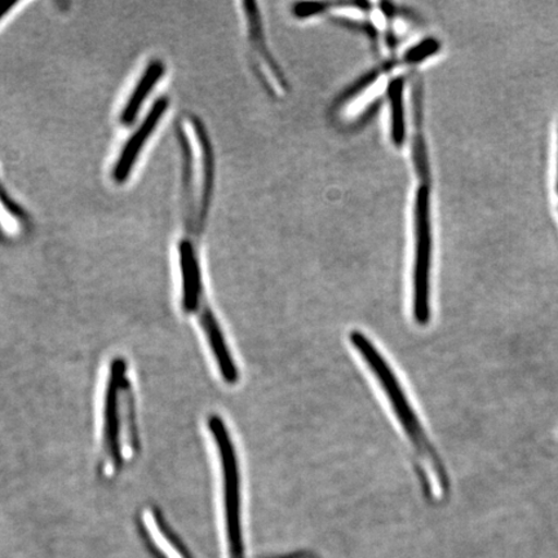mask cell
Listing matches in <instances>:
<instances>
[{"instance_id":"6da1fadb","label":"cell","mask_w":558,"mask_h":558,"mask_svg":"<svg viewBox=\"0 0 558 558\" xmlns=\"http://www.w3.org/2000/svg\"><path fill=\"white\" fill-rule=\"evenodd\" d=\"M97 472L113 483L142 453L137 403L128 360L116 355L105 369L100 396Z\"/></svg>"},{"instance_id":"7a4b0ae2","label":"cell","mask_w":558,"mask_h":558,"mask_svg":"<svg viewBox=\"0 0 558 558\" xmlns=\"http://www.w3.org/2000/svg\"><path fill=\"white\" fill-rule=\"evenodd\" d=\"M413 165L415 187L413 198V317L418 326L430 320L432 178L427 143L424 134L423 86L413 87Z\"/></svg>"},{"instance_id":"3957f363","label":"cell","mask_w":558,"mask_h":558,"mask_svg":"<svg viewBox=\"0 0 558 558\" xmlns=\"http://www.w3.org/2000/svg\"><path fill=\"white\" fill-rule=\"evenodd\" d=\"M349 341L364 359L369 372L375 376L380 388L384 390L387 400L392 408L397 421H399L401 428L415 449L416 453L423 460V463H428L430 470L436 474L439 487L445 495L450 493V478L448 470L439 458L437 450L432 445L427 436V432L423 428L421 418L417 417L415 410L411 407V402L407 392L401 386V381L397 378L389 362L380 353L372 340L364 332L353 330L349 333Z\"/></svg>"},{"instance_id":"277c9868","label":"cell","mask_w":558,"mask_h":558,"mask_svg":"<svg viewBox=\"0 0 558 558\" xmlns=\"http://www.w3.org/2000/svg\"><path fill=\"white\" fill-rule=\"evenodd\" d=\"M298 19L324 15L365 33L381 50L393 51L413 26L414 17L389 3H299Z\"/></svg>"},{"instance_id":"5b68a950","label":"cell","mask_w":558,"mask_h":558,"mask_svg":"<svg viewBox=\"0 0 558 558\" xmlns=\"http://www.w3.org/2000/svg\"><path fill=\"white\" fill-rule=\"evenodd\" d=\"M441 45L435 38L418 41L401 56L392 54V59L355 83L341 95L333 105V116L340 121L351 122L364 120L367 113L378 105L381 95L388 94L390 85L397 76L409 74L415 66L438 52Z\"/></svg>"},{"instance_id":"8992f818","label":"cell","mask_w":558,"mask_h":558,"mask_svg":"<svg viewBox=\"0 0 558 558\" xmlns=\"http://www.w3.org/2000/svg\"><path fill=\"white\" fill-rule=\"evenodd\" d=\"M207 428L218 453L221 473L222 512H225L226 535L229 558H244L242 532V487L241 469L235 445L225 418L209 415Z\"/></svg>"},{"instance_id":"52a82bcc","label":"cell","mask_w":558,"mask_h":558,"mask_svg":"<svg viewBox=\"0 0 558 558\" xmlns=\"http://www.w3.org/2000/svg\"><path fill=\"white\" fill-rule=\"evenodd\" d=\"M242 7L244 17H246L251 61H253L255 72L259 75L265 89L279 99L288 94L289 85L269 51L267 40H265L260 13L257 12L254 2H244Z\"/></svg>"},{"instance_id":"ba28073f","label":"cell","mask_w":558,"mask_h":558,"mask_svg":"<svg viewBox=\"0 0 558 558\" xmlns=\"http://www.w3.org/2000/svg\"><path fill=\"white\" fill-rule=\"evenodd\" d=\"M169 107L170 100L167 97H159L142 124H138L134 134L125 142L120 157L116 160L113 171H111V178H113L117 184H124L130 179L140 156H142L144 146L148 144L150 137L155 134Z\"/></svg>"},{"instance_id":"9c48e42d","label":"cell","mask_w":558,"mask_h":558,"mask_svg":"<svg viewBox=\"0 0 558 558\" xmlns=\"http://www.w3.org/2000/svg\"><path fill=\"white\" fill-rule=\"evenodd\" d=\"M138 522L146 541L163 558H193L157 507H145Z\"/></svg>"},{"instance_id":"30bf717a","label":"cell","mask_w":558,"mask_h":558,"mask_svg":"<svg viewBox=\"0 0 558 558\" xmlns=\"http://www.w3.org/2000/svg\"><path fill=\"white\" fill-rule=\"evenodd\" d=\"M166 65L162 60H151L144 73L140 76L136 87L132 90L128 102L121 113V123L131 125L135 123L144 102L148 99L151 90L156 88L159 81L163 78Z\"/></svg>"},{"instance_id":"8fae6325","label":"cell","mask_w":558,"mask_h":558,"mask_svg":"<svg viewBox=\"0 0 558 558\" xmlns=\"http://www.w3.org/2000/svg\"><path fill=\"white\" fill-rule=\"evenodd\" d=\"M408 74L397 76L387 94L389 102L390 137L396 146H401L407 137V122H404V80Z\"/></svg>"},{"instance_id":"7c38bea8","label":"cell","mask_w":558,"mask_h":558,"mask_svg":"<svg viewBox=\"0 0 558 558\" xmlns=\"http://www.w3.org/2000/svg\"><path fill=\"white\" fill-rule=\"evenodd\" d=\"M16 2H0V21H2L9 13L15 9Z\"/></svg>"},{"instance_id":"4fadbf2b","label":"cell","mask_w":558,"mask_h":558,"mask_svg":"<svg viewBox=\"0 0 558 558\" xmlns=\"http://www.w3.org/2000/svg\"><path fill=\"white\" fill-rule=\"evenodd\" d=\"M557 193H558V177H557Z\"/></svg>"}]
</instances>
